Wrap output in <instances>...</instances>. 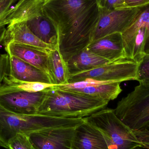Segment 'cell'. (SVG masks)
I'll use <instances>...</instances> for the list:
<instances>
[{
	"label": "cell",
	"mask_w": 149,
	"mask_h": 149,
	"mask_svg": "<svg viewBox=\"0 0 149 149\" xmlns=\"http://www.w3.org/2000/svg\"><path fill=\"white\" fill-rule=\"evenodd\" d=\"M4 48L10 56L16 57L43 72L52 81L49 65V52L15 42L8 43Z\"/></svg>",
	"instance_id": "4fadbf2b"
},
{
	"label": "cell",
	"mask_w": 149,
	"mask_h": 149,
	"mask_svg": "<svg viewBox=\"0 0 149 149\" xmlns=\"http://www.w3.org/2000/svg\"><path fill=\"white\" fill-rule=\"evenodd\" d=\"M139 8L108 10L100 8V19L94 32L92 42L110 34L122 33L134 18Z\"/></svg>",
	"instance_id": "52a82bcc"
},
{
	"label": "cell",
	"mask_w": 149,
	"mask_h": 149,
	"mask_svg": "<svg viewBox=\"0 0 149 149\" xmlns=\"http://www.w3.org/2000/svg\"><path fill=\"white\" fill-rule=\"evenodd\" d=\"M75 129H53L28 135L36 149H72Z\"/></svg>",
	"instance_id": "30bf717a"
},
{
	"label": "cell",
	"mask_w": 149,
	"mask_h": 149,
	"mask_svg": "<svg viewBox=\"0 0 149 149\" xmlns=\"http://www.w3.org/2000/svg\"><path fill=\"white\" fill-rule=\"evenodd\" d=\"M86 49L110 63L126 58L121 33L110 34L93 41Z\"/></svg>",
	"instance_id": "7c38bea8"
},
{
	"label": "cell",
	"mask_w": 149,
	"mask_h": 149,
	"mask_svg": "<svg viewBox=\"0 0 149 149\" xmlns=\"http://www.w3.org/2000/svg\"><path fill=\"white\" fill-rule=\"evenodd\" d=\"M116 116L133 130L148 128L149 125V81H139L131 93L118 102Z\"/></svg>",
	"instance_id": "5b68a950"
},
{
	"label": "cell",
	"mask_w": 149,
	"mask_h": 149,
	"mask_svg": "<svg viewBox=\"0 0 149 149\" xmlns=\"http://www.w3.org/2000/svg\"><path fill=\"white\" fill-rule=\"evenodd\" d=\"M138 66V64L133 60L124 58L91 70L70 75L69 83L86 79L111 83L136 80Z\"/></svg>",
	"instance_id": "8992f818"
},
{
	"label": "cell",
	"mask_w": 149,
	"mask_h": 149,
	"mask_svg": "<svg viewBox=\"0 0 149 149\" xmlns=\"http://www.w3.org/2000/svg\"><path fill=\"white\" fill-rule=\"evenodd\" d=\"M45 94V90L37 93L19 91L0 93V105L17 113L37 114Z\"/></svg>",
	"instance_id": "9c48e42d"
},
{
	"label": "cell",
	"mask_w": 149,
	"mask_h": 149,
	"mask_svg": "<svg viewBox=\"0 0 149 149\" xmlns=\"http://www.w3.org/2000/svg\"><path fill=\"white\" fill-rule=\"evenodd\" d=\"M127 8H138L149 2V0H124Z\"/></svg>",
	"instance_id": "484cf974"
},
{
	"label": "cell",
	"mask_w": 149,
	"mask_h": 149,
	"mask_svg": "<svg viewBox=\"0 0 149 149\" xmlns=\"http://www.w3.org/2000/svg\"><path fill=\"white\" fill-rule=\"evenodd\" d=\"M49 65L52 84L64 85L69 83V74L66 63L57 47L48 53Z\"/></svg>",
	"instance_id": "d6986e66"
},
{
	"label": "cell",
	"mask_w": 149,
	"mask_h": 149,
	"mask_svg": "<svg viewBox=\"0 0 149 149\" xmlns=\"http://www.w3.org/2000/svg\"><path fill=\"white\" fill-rule=\"evenodd\" d=\"M8 149H36L28 135L19 133L9 140Z\"/></svg>",
	"instance_id": "7402d4cb"
},
{
	"label": "cell",
	"mask_w": 149,
	"mask_h": 149,
	"mask_svg": "<svg viewBox=\"0 0 149 149\" xmlns=\"http://www.w3.org/2000/svg\"><path fill=\"white\" fill-rule=\"evenodd\" d=\"M42 9L56 28L65 63L91 43L100 13L96 0H44Z\"/></svg>",
	"instance_id": "6da1fadb"
},
{
	"label": "cell",
	"mask_w": 149,
	"mask_h": 149,
	"mask_svg": "<svg viewBox=\"0 0 149 149\" xmlns=\"http://www.w3.org/2000/svg\"><path fill=\"white\" fill-rule=\"evenodd\" d=\"M81 123L79 118L17 113L0 105V146L8 149L9 140L19 133L29 135L53 129L76 128Z\"/></svg>",
	"instance_id": "3957f363"
},
{
	"label": "cell",
	"mask_w": 149,
	"mask_h": 149,
	"mask_svg": "<svg viewBox=\"0 0 149 149\" xmlns=\"http://www.w3.org/2000/svg\"><path fill=\"white\" fill-rule=\"evenodd\" d=\"M10 42L24 45L48 53L57 47V45H50L41 41L31 31L25 21L13 22L8 25L3 45L4 46Z\"/></svg>",
	"instance_id": "8fae6325"
},
{
	"label": "cell",
	"mask_w": 149,
	"mask_h": 149,
	"mask_svg": "<svg viewBox=\"0 0 149 149\" xmlns=\"http://www.w3.org/2000/svg\"><path fill=\"white\" fill-rule=\"evenodd\" d=\"M130 25L141 29L145 33L146 40L145 51L149 53V2L139 7V10Z\"/></svg>",
	"instance_id": "44dd1931"
},
{
	"label": "cell",
	"mask_w": 149,
	"mask_h": 149,
	"mask_svg": "<svg viewBox=\"0 0 149 149\" xmlns=\"http://www.w3.org/2000/svg\"><path fill=\"white\" fill-rule=\"evenodd\" d=\"M120 85V82H113L88 86L83 88L62 90L109 102L116 99L121 93L122 89Z\"/></svg>",
	"instance_id": "ac0fdd59"
},
{
	"label": "cell",
	"mask_w": 149,
	"mask_h": 149,
	"mask_svg": "<svg viewBox=\"0 0 149 149\" xmlns=\"http://www.w3.org/2000/svg\"><path fill=\"white\" fill-rule=\"evenodd\" d=\"M31 31L41 41L57 45L58 35L54 24L42 10L26 21Z\"/></svg>",
	"instance_id": "e0dca14e"
},
{
	"label": "cell",
	"mask_w": 149,
	"mask_h": 149,
	"mask_svg": "<svg viewBox=\"0 0 149 149\" xmlns=\"http://www.w3.org/2000/svg\"><path fill=\"white\" fill-rule=\"evenodd\" d=\"M55 85L43 82L22 81L8 75L0 86V93L19 91L37 93L45 91Z\"/></svg>",
	"instance_id": "ffe728a7"
},
{
	"label": "cell",
	"mask_w": 149,
	"mask_h": 149,
	"mask_svg": "<svg viewBox=\"0 0 149 149\" xmlns=\"http://www.w3.org/2000/svg\"><path fill=\"white\" fill-rule=\"evenodd\" d=\"M83 119L100 131L109 149L144 148L133 130L116 116L114 109L105 108Z\"/></svg>",
	"instance_id": "277c9868"
},
{
	"label": "cell",
	"mask_w": 149,
	"mask_h": 149,
	"mask_svg": "<svg viewBox=\"0 0 149 149\" xmlns=\"http://www.w3.org/2000/svg\"><path fill=\"white\" fill-rule=\"evenodd\" d=\"M9 56V76L22 81L52 84L49 76L43 72L16 57Z\"/></svg>",
	"instance_id": "9a60e30c"
},
{
	"label": "cell",
	"mask_w": 149,
	"mask_h": 149,
	"mask_svg": "<svg viewBox=\"0 0 149 149\" xmlns=\"http://www.w3.org/2000/svg\"><path fill=\"white\" fill-rule=\"evenodd\" d=\"M6 30V28H5V27L0 28V45L3 42Z\"/></svg>",
	"instance_id": "4316f807"
},
{
	"label": "cell",
	"mask_w": 149,
	"mask_h": 149,
	"mask_svg": "<svg viewBox=\"0 0 149 149\" xmlns=\"http://www.w3.org/2000/svg\"><path fill=\"white\" fill-rule=\"evenodd\" d=\"M136 81H149V53L146 54L138 64Z\"/></svg>",
	"instance_id": "603a6c76"
},
{
	"label": "cell",
	"mask_w": 149,
	"mask_h": 149,
	"mask_svg": "<svg viewBox=\"0 0 149 149\" xmlns=\"http://www.w3.org/2000/svg\"><path fill=\"white\" fill-rule=\"evenodd\" d=\"M45 89L37 114L65 118H84L106 108L109 102L59 89Z\"/></svg>",
	"instance_id": "7a4b0ae2"
},
{
	"label": "cell",
	"mask_w": 149,
	"mask_h": 149,
	"mask_svg": "<svg viewBox=\"0 0 149 149\" xmlns=\"http://www.w3.org/2000/svg\"><path fill=\"white\" fill-rule=\"evenodd\" d=\"M10 56L8 54L0 52V86L4 79L9 74Z\"/></svg>",
	"instance_id": "cb8c5ba5"
},
{
	"label": "cell",
	"mask_w": 149,
	"mask_h": 149,
	"mask_svg": "<svg viewBox=\"0 0 149 149\" xmlns=\"http://www.w3.org/2000/svg\"><path fill=\"white\" fill-rule=\"evenodd\" d=\"M44 0H0V28L26 21L42 10Z\"/></svg>",
	"instance_id": "ba28073f"
},
{
	"label": "cell",
	"mask_w": 149,
	"mask_h": 149,
	"mask_svg": "<svg viewBox=\"0 0 149 149\" xmlns=\"http://www.w3.org/2000/svg\"><path fill=\"white\" fill-rule=\"evenodd\" d=\"M96 2H97V3H98V5L99 6H100V3L101 1V0H96Z\"/></svg>",
	"instance_id": "83f0119b"
},
{
	"label": "cell",
	"mask_w": 149,
	"mask_h": 149,
	"mask_svg": "<svg viewBox=\"0 0 149 149\" xmlns=\"http://www.w3.org/2000/svg\"><path fill=\"white\" fill-rule=\"evenodd\" d=\"M110 63L86 48L73 56L66 64L70 76L91 70Z\"/></svg>",
	"instance_id": "2e32d148"
},
{
	"label": "cell",
	"mask_w": 149,
	"mask_h": 149,
	"mask_svg": "<svg viewBox=\"0 0 149 149\" xmlns=\"http://www.w3.org/2000/svg\"><path fill=\"white\" fill-rule=\"evenodd\" d=\"M72 149H109L100 131L84 121L75 128Z\"/></svg>",
	"instance_id": "5bb4252c"
},
{
	"label": "cell",
	"mask_w": 149,
	"mask_h": 149,
	"mask_svg": "<svg viewBox=\"0 0 149 149\" xmlns=\"http://www.w3.org/2000/svg\"><path fill=\"white\" fill-rule=\"evenodd\" d=\"M100 8L108 10H116L127 8L124 0H101Z\"/></svg>",
	"instance_id": "d4e9b609"
}]
</instances>
